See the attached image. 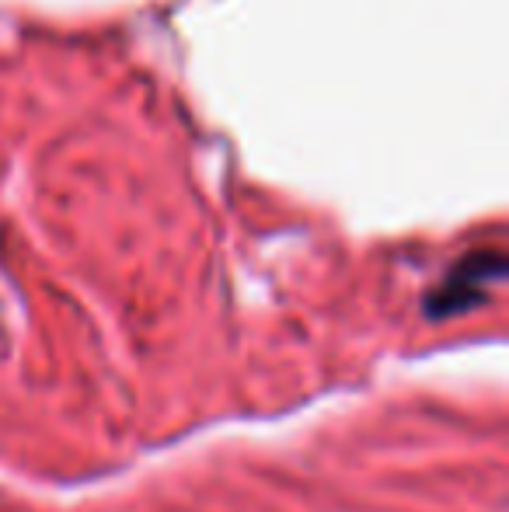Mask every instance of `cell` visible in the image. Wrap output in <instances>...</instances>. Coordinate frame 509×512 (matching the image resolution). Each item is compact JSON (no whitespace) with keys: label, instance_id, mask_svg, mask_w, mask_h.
I'll list each match as a JSON object with an SVG mask.
<instances>
[{"label":"cell","instance_id":"cell-1","mask_svg":"<svg viewBox=\"0 0 509 512\" xmlns=\"http://www.w3.org/2000/svg\"><path fill=\"white\" fill-rule=\"evenodd\" d=\"M506 276V258L503 251H471L468 258L454 265L447 272L440 286L429 293L426 310L433 321H443V317H457V314H468L471 307H478L489 290L496 283H503Z\"/></svg>","mask_w":509,"mask_h":512}]
</instances>
